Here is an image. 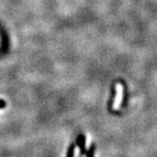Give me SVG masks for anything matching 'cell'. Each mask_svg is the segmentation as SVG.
Instances as JSON below:
<instances>
[{"mask_svg": "<svg viewBox=\"0 0 157 157\" xmlns=\"http://www.w3.org/2000/svg\"><path fill=\"white\" fill-rule=\"evenodd\" d=\"M73 152H74V147H73V146H72L69 148L67 157H73Z\"/></svg>", "mask_w": 157, "mask_h": 157, "instance_id": "2", "label": "cell"}, {"mask_svg": "<svg viewBox=\"0 0 157 157\" xmlns=\"http://www.w3.org/2000/svg\"><path fill=\"white\" fill-rule=\"evenodd\" d=\"M6 102L4 100H0V108H4V107H6Z\"/></svg>", "mask_w": 157, "mask_h": 157, "instance_id": "3", "label": "cell"}, {"mask_svg": "<svg viewBox=\"0 0 157 157\" xmlns=\"http://www.w3.org/2000/svg\"><path fill=\"white\" fill-rule=\"evenodd\" d=\"M116 91H117V94L115 97V100L113 102V109H118L120 106H121V99H122V87L121 85L117 84L116 85Z\"/></svg>", "mask_w": 157, "mask_h": 157, "instance_id": "1", "label": "cell"}, {"mask_svg": "<svg viewBox=\"0 0 157 157\" xmlns=\"http://www.w3.org/2000/svg\"><path fill=\"white\" fill-rule=\"evenodd\" d=\"M78 153H79V149L77 148V151H76V153H75V155H73V157H78Z\"/></svg>", "mask_w": 157, "mask_h": 157, "instance_id": "4", "label": "cell"}]
</instances>
